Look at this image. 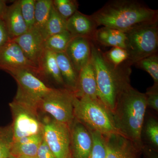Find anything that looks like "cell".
<instances>
[{
	"label": "cell",
	"instance_id": "32",
	"mask_svg": "<svg viewBox=\"0 0 158 158\" xmlns=\"http://www.w3.org/2000/svg\"><path fill=\"white\" fill-rule=\"evenodd\" d=\"M145 94L147 107L158 111V85L154 84L148 88Z\"/></svg>",
	"mask_w": 158,
	"mask_h": 158
},
{
	"label": "cell",
	"instance_id": "16",
	"mask_svg": "<svg viewBox=\"0 0 158 158\" xmlns=\"http://www.w3.org/2000/svg\"><path fill=\"white\" fill-rule=\"evenodd\" d=\"M37 67L38 77L42 81L43 79H47L62 88H65L55 53L44 49L38 61Z\"/></svg>",
	"mask_w": 158,
	"mask_h": 158
},
{
	"label": "cell",
	"instance_id": "27",
	"mask_svg": "<svg viewBox=\"0 0 158 158\" xmlns=\"http://www.w3.org/2000/svg\"><path fill=\"white\" fill-rule=\"evenodd\" d=\"M136 65L138 68L147 72L152 77L154 84L158 85V56L157 53L141 59L137 62Z\"/></svg>",
	"mask_w": 158,
	"mask_h": 158
},
{
	"label": "cell",
	"instance_id": "12",
	"mask_svg": "<svg viewBox=\"0 0 158 158\" xmlns=\"http://www.w3.org/2000/svg\"><path fill=\"white\" fill-rule=\"evenodd\" d=\"M11 40L16 43L26 57L37 67L38 61L44 49L42 34L33 28Z\"/></svg>",
	"mask_w": 158,
	"mask_h": 158
},
{
	"label": "cell",
	"instance_id": "18",
	"mask_svg": "<svg viewBox=\"0 0 158 158\" xmlns=\"http://www.w3.org/2000/svg\"><path fill=\"white\" fill-rule=\"evenodd\" d=\"M3 20L10 40L22 35L28 31L21 12L20 0L15 1L8 6Z\"/></svg>",
	"mask_w": 158,
	"mask_h": 158
},
{
	"label": "cell",
	"instance_id": "4",
	"mask_svg": "<svg viewBox=\"0 0 158 158\" xmlns=\"http://www.w3.org/2000/svg\"><path fill=\"white\" fill-rule=\"evenodd\" d=\"M73 106L74 118L88 129L103 135L118 133L114 125L112 112L99 99L75 96Z\"/></svg>",
	"mask_w": 158,
	"mask_h": 158
},
{
	"label": "cell",
	"instance_id": "33",
	"mask_svg": "<svg viewBox=\"0 0 158 158\" xmlns=\"http://www.w3.org/2000/svg\"><path fill=\"white\" fill-rule=\"evenodd\" d=\"M37 158H56L44 140H43L37 150Z\"/></svg>",
	"mask_w": 158,
	"mask_h": 158
},
{
	"label": "cell",
	"instance_id": "3",
	"mask_svg": "<svg viewBox=\"0 0 158 158\" xmlns=\"http://www.w3.org/2000/svg\"><path fill=\"white\" fill-rule=\"evenodd\" d=\"M91 61L95 71L98 99L112 112L120 94L131 85V65L127 61L117 66L112 65L92 40Z\"/></svg>",
	"mask_w": 158,
	"mask_h": 158
},
{
	"label": "cell",
	"instance_id": "24",
	"mask_svg": "<svg viewBox=\"0 0 158 158\" xmlns=\"http://www.w3.org/2000/svg\"><path fill=\"white\" fill-rule=\"evenodd\" d=\"M72 38L67 31L54 34L44 40V48L55 53L65 52L67 45Z\"/></svg>",
	"mask_w": 158,
	"mask_h": 158
},
{
	"label": "cell",
	"instance_id": "14",
	"mask_svg": "<svg viewBox=\"0 0 158 158\" xmlns=\"http://www.w3.org/2000/svg\"><path fill=\"white\" fill-rule=\"evenodd\" d=\"M92 40L85 37H73L65 52L79 73L91 59Z\"/></svg>",
	"mask_w": 158,
	"mask_h": 158
},
{
	"label": "cell",
	"instance_id": "6",
	"mask_svg": "<svg viewBox=\"0 0 158 158\" xmlns=\"http://www.w3.org/2000/svg\"><path fill=\"white\" fill-rule=\"evenodd\" d=\"M8 73L17 82V93L14 100L38 110L43 99L53 88L28 69H14Z\"/></svg>",
	"mask_w": 158,
	"mask_h": 158
},
{
	"label": "cell",
	"instance_id": "25",
	"mask_svg": "<svg viewBox=\"0 0 158 158\" xmlns=\"http://www.w3.org/2000/svg\"><path fill=\"white\" fill-rule=\"evenodd\" d=\"M14 136L11 125L0 127V158H9L11 156Z\"/></svg>",
	"mask_w": 158,
	"mask_h": 158
},
{
	"label": "cell",
	"instance_id": "10",
	"mask_svg": "<svg viewBox=\"0 0 158 158\" xmlns=\"http://www.w3.org/2000/svg\"><path fill=\"white\" fill-rule=\"evenodd\" d=\"M17 69L31 70L38 77V67L26 57L16 43L9 40L0 48V70L8 73Z\"/></svg>",
	"mask_w": 158,
	"mask_h": 158
},
{
	"label": "cell",
	"instance_id": "31",
	"mask_svg": "<svg viewBox=\"0 0 158 158\" xmlns=\"http://www.w3.org/2000/svg\"><path fill=\"white\" fill-rule=\"evenodd\" d=\"M144 133L146 137L152 145V148L156 150L158 147V122L153 117L148 118L144 127Z\"/></svg>",
	"mask_w": 158,
	"mask_h": 158
},
{
	"label": "cell",
	"instance_id": "19",
	"mask_svg": "<svg viewBox=\"0 0 158 158\" xmlns=\"http://www.w3.org/2000/svg\"><path fill=\"white\" fill-rule=\"evenodd\" d=\"M126 35L125 32L116 29L103 27L97 29L92 40L102 45L111 47L126 48Z\"/></svg>",
	"mask_w": 158,
	"mask_h": 158
},
{
	"label": "cell",
	"instance_id": "36",
	"mask_svg": "<svg viewBox=\"0 0 158 158\" xmlns=\"http://www.w3.org/2000/svg\"><path fill=\"white\" fill-rule=\"evenodd\" d=\"M8 7L6 1L0 0V20L4 19Z\"/></svg>",
	"mask_w": 158,
	"mask_h": 158
},
{
	"label": "cell",
	"instance_id": "13",
	"mask_svg": "<svg viewBox=\"0 0 158 158\" xmlns=\"http://www.w3.org/2000/svg\"><path fill=\"white\" fill-rule=\"evenodd\" d=\"M103 135L106 148V158H139L141 152L124 136L117 133Z\"/></svg>",
	"mask_w": 158,
	"mask_h": 158
},
{
	"label": "cell",
	"instance_id": "23",
	"mask_svg": "<svg viewBox=\"0 0 158 158\" xmlns=\"http://www.w3.org/2000/svg\"><path fill=\"white\" fill-rule=\"evenodd\" d=\"M66 23L67 20L57 12L52 5L49 17L42 34L44 39L45 40L50 36L67 31Z\"/></svg>",
	"mask_w": 158,
	"mask_h": 158
},
{
	"label": "cell",
	"instance_id": "35",
	"mask_svg": "<svg viewBox=\"0 0 158 158\" xmlns=\"http://www.w3.org/2000/svg\"><path fill=\"white\" fill-rule=\"evenodd\" d=\"M141 152H143L146 158H158L156 150L153 148L144 145Z\"/></svg>",
	"mask_w": 158,
	"mask_h": 158
},
{
	"label": "cell",
	"instance_id": "15",
	"mask_svg": "<svg viewBox=\"0 0 158 158\" xmlns=\"http://www.w3.org/2000/svg\"><path fill=\"white\" fill-rule=\"evenodd\" d=\"M97 27L91 15L83 14L78 10L67 20L66 30L72 37H85L92 40Z\"/></svg>",
	"mask_w": 158,
	"mask_h": 158
},
{
	"label": "cell",
	"instance_id": "2",
	"mask_svg": "<svg viewBox=\"0 0 158 158\" xmlns=\"http://www.w3.org/2000/svg\"><path fill=\"white\" fill-rule=\"evenodd\" d=\"M98 27L126 32L141 24L157 21L158 10L135 0H113L91 15Z\"/></svg>",
	"mask_w": 158,
	"mask_h": 158
},
{
	"label": "cell",
	"instance_id": "17",
	"mask_svg": "<svg viewBox=\"0 0 158 158\" xmlns=\"http://www.w3.org/2000/svg\"><path fill=\"white\" fill-rule=\"evenodd\" d=\"M74 95L77 98L86 96L94 99H98L96 76L91 59L79 72Z\"/></svg>",
	"mask_w": 158,
	"mask_h": 158
},
{
	"label": "cell",
	"instance_id": "28",
	"mask_svg": "<svg viewBox=\"0 0 158 158\" xmlns=\"http://www.w3.org/2000/svg\"><path fill=\"white\" fill-rule=\"evenodd\" d=\"M53 5L57 12L66 20L78 11L79 6L76 0H54Z\"/></svg>",
	"mask_w": 158,
	"mask_h": 158
},
{
	"label": "cell",
	"instance_id": "39",
	"mask_svg": "<svg viewBox=\"0 0 158 158\" xmlns=\"http://www.w3.org/2000/svg\"><path fill=\"white\" fill-rule=\"evenodd\" d=\"M69 158H72V157H71V156H70V157H69Z\"/></svg>",
	"mask_w": 158,
	"mask_h": 158
},
{
	"label": "cell",
	"instance_id": "21",
	"mask_svg": "<svg viewBox=\"0 0 158 158\" xmlns=\"http://www.w3.org/2000/svg\"><path fill=\"white\" fill-rule=\"evenodd\" d=\"M57 62L65 88L73 92L77 90L78 73L65 52L56 53Z\"/></svg>",
	"mask_w": 158,
	"mask_h": 158
},
{
	"label": "cell",
	"instance_id": "37",
	"mask_svg": "<svg viewBox=\"0 0 158 158\" xmlns=\"http://www.w3.org/2000/svg\"><path fill=\"white\" fill-rule=\"evenodd\" d=\"M17 158H37L36 157L25 156H21L17 157Z\"/></svg>",
	"mask_w": 158,
	"mask_h": 158
},
{
	"label": "cell",
	"instance_id": "20",
	"mask_svg": "<svg viewBox=\"0 0 158 158\" xmlns=\"http://www.w3.org/2000/svg\"><path fill=\"white\" fill-rule=\"evenodd\" d=\"M43 139L42 133L14 140L11 155L16 157L21 156L36 157L37 150Z\"/></svg>",
	"mask_w": 158,
	"mask_h": 158
},
{
	"label": "cell",
	"instance_id": "11",
	"mask_svg": "<svg viewBox=\"0 0 158 158\" xmlns=\"http://www.w3.org/2000/svg\"><path fill=\"white\" fill-rule=\"evenodd\" d=\"M69 128L72 158H89L92 148V139L89 130L75 118Z\"/></svg>",
	"mask_w": 158,
	"mask_h": 158
},
{
	"label": "cell",
	"instance_id": "29",
	"mask_svg": "<svg viewBox=\"0 0 158 158\" xmlns=\"http://www.w3.org/2000/svg\"><path fill=\"white\" fill-rule=\"evenodd\" d=\"M36 0H20L21 12L28 30L34 28Z\"/></svg>",
	"mask_w": 158,
	"mask_h": 158
},
{
	"label": "cell",
	"instance_id": "30",
	"mask_svg": "<svg viewBox=\"0 0 158 158\" xmlns=\"http://www.w3.org/2000/svg\"><path fill=\"white\" fill-rule=\"evenodd\" d=\"M105 57L112 65L115 66L123 64L128 59L127 51L120 47L112 48L110 50L104 53Z\"/></svg>",
	"mask_w": 158,
	"mask_h": 158
},
{
	"label": "cell",
	"instance_id": "9",
	"mask_svg": "<svg viewBox=\"0 0 158 158\" xmlns=\"http://www.w3.org/2000/svg\"><path fill=\"white\" fill-rule=\"evenodd\" d=\"M41 120L44 140L56 158H69L71 156L69 127L48 116Z\"/></svg>",
	"mask_w": 158,
	"mask_h": 158
},
{
	"label": "cell",
	"instance_id": "22",
	"mask_svg": "<svg viewBox=\"0 0 158 158\" xmlns=\"http://www.w3.org/2000/svg\"><path fill=\"white\" fill-rule=\"evenodd\" d=\"M53 0H36L34 28L42 34L48 20Z\"/></svg>",
	"mask_w": 158,
	"mask_h": 158
},
{
	"label": "cell",
	"instance_id": "5",
	"mask_svg": "<svg viewBox=\"0 0 158 158\" xmlns=\"http://www.w3.org/2000/svg\"><path fill=\"white\" fill-rule=\"evenodd\" d=\"M125 49L127 62L135 65L141 59L157 53L158 48L157 21L141 24L126 32Z\"/></svg>",
	"mask_w": 158,
	"mask_h": 158
},
{
	"label": "cell",
	"instance_id": "8",
	"mask_svg": "<svg viewBox=\"0 0 158 158\" xmlns=\"http://www.w3.org/2000/svg\"><path fill=\"white\" fill-rule=\"evenodd\" d=\"M9 106L13 119L11 125L14 141L43 133L42 120L38 110L15 100Z\"/></svg>",
	"mask_w": 158,
	"mask_h": 158
},
{
	"label": "cell",
	"instance_id": "1",
	"mask_svg": "<svg viewBox=\"0 0 158 158\" xmlns=\"http://www.w3.org/2000/svg\"><path fill=\"white\" fill-rule=\"evenodd\" d=\"M147 108L145 94L130 85L118 96L112 112L116 131L130 140L141 152L142 134Z\"/></svg>",
	"mask_w": 158,
	"mask_h": 158
},
{
	"label": "cell",
	"instance_id": "38",
	"mask_svg": "<svg viewBox=\"0 0 158 158\" xmlns=\"http://www.w3.org/2000/svg\"><path fill=\"white\" fill-rule=\"evenodd\" d=\"M9 158H17L16 157L14 156L11 155V156L9 157Z\"/></svg>",
	"mask_w": 158,
	"mask_h": 158
},
{
	"label": "cell",
	"instance_id": "7",
	"mask_svg": "<svg viewBox=\"0 0 158 158\" xmlns=\"http://www.w3.org/2000/svg\"><path fill=\"white\" fill-rule=\"evenodd\" d=\"M73 92L65 88H53L41 101L39 110L59 122L70 127L74 119Z\"/></svg>",
	"mask_w": 158,
	"mask_h": 158
},
{
	"label": "cell",
	"instance_id": "34",
	"mask_svg": "<svg viewBox=\"0 0 158 158\" xmlns=\"http://www.w3.org/2000/svg\"><path fill=\"white\" fill-rule=\"evenodd\" d=\"M9 40L5 22L3 20H0V48Z\"/></svg>",
	"mask_w": 158,
	"mask_h": 158
},
{
	"label": "cell",
	"instance_id": "26",
	"mask_svg": "<svg viewBox=\"0 0 158 158\" xmlns=\"http://www.w3.org/2000/svg\"><path fill=\"white\" fill-rule=\"evenodd\" d=\"M88 130L92 139V148L89 158H106V148L103 135L97 131Z\"/></svg>",
	"mask_w": 158,
	"mask_h": 158
}]
</instances>
